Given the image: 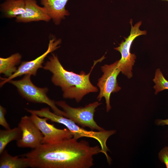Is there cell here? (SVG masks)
<instances>
[{"label":"cell","mask_w":168,"mask_h":168,"mask_svg":"<svg viewBox=\"0 0 168 168\" xmlns=\"http://www.w3.org/2000/svg\"><path fill=\"white\" fill-rule=\"evenodd\" d=\"M55 102L56 105L63 110L64 117L69 119L81 127H87L92 130L101 131L105 130L98 125L94 119L96 109L101 103L96 101L83 107L73 108L64 101Z\"/></svg>","instance_id":"5b68a950"},{"label":"cell","mask_w":168,"mask_h":168,"mask_svg":"<svg viewBox=\"0 0 168 168\" xmlns=\"http://www.w3.org/2000/svg\"><path fill=\"white\" fill-rule=\"evenodd\" d=\"M0 168H26L30 167V162L26 157L21 155L13 156L5 150L0 154Z\"/></svg>","instance_id":"4fadbf2b"},{"label":"cell","mask_w":168,"mask_h":168,"mask_svg":"<svg viewBox=\"0 0 168 168\" xmlns=\"http://www.w3.org/2000/svg\"><path fill=\"white\" fill-rule=\"evenodd\" d=\"M156 124L158 125H168V119H158L156 121Z\"/></svg>","instance_id":"ffe728a7"},{"label":"cell","mask_w":168,"mask_h":168,"mask_svg":"<svg viewBox=\"0 0 168 168\" xmlns=\"http://www.w3.org/2000/svg\"><path fill=\"white\" fill-rule=\"evenodd\" d=\"M153 81L155 83L153 87L155 94L163 90H168V81L165 78L160 69H156Z\"/></svg>","instance_id":"e0dca14e"},{"label":"cell","mask_w":168,"mask_h":168,"mask_svg":"<svg viewBox=\"0 0 168 168\" xmlns=\"http://www.w3.org/2000/svg\"><path fill=\"white\" fill-rule=\"evenodd\" d=\"M118 60L111 64H105L101 66V70L103 74L98 79L97 83V85L100 88V92L97 99L100 101L102 98H105L107 112H108L111 109L110 103L111 94L117 92L121 89L117 81V76L121 72L118 66Z\"/></svg>","instance_id":"52a82bcc"},{"label":"cell","mask_w":168,"mask_h":168,"mask_svg":"<svg viewBox=\"0 0 168 168\" xmlns=\"http://www.w3.org/2000/svg\"><path fill=\"white\" fill-rule=\"evenodd\" d=\"M31 113L41 117L46 118L52 122L62 124L65 126L72 133L73 138L75 139L82 137L94 138L99 143L101 153L105 156L109 164L111 159L107 154L109 149L106 145L108 138L115 134V130H106L95 131L88 130L81 127L71 119L63 116H60L50 111L49 108H42L40 110H32Z\"/></svg>","instance_id":"3957f363"},{"label":"cell","mask_w":168,"mask_h":168,"mask_svg":"<svg viewBox=\"0 0 168 168\" xmlns=\"http://www.w3.org/2000/svg\"><path fill=\"white\" fill-rule=\"evenodd\" d=\"M21 55L19 53L13 54L6 58H0V73L7 77L16 71V67L20 62Z\"/></svg>","instance_id":"9a60e30c"},{"label":"cell","mask_w":168,"mask_h":168,"mask_svg":"<svg viewBox=\"0 0 168 168\" xmlns=\"http://www.w3.org/2000/svg\"><path fill=\"white\" fill-rule=\"evenodd\" d=\"M166 0L168 1V0Z\"/></svg>","instance_id":"44dd1931"},{"label":"cell","mask_w":168,"mask_h":168,"mask_svg":"<svg viewBox=\"0 0 168 168\" xmlns=\"http://www.w3.org/2000/svg\"><path fill=\"white\" fill-rule=\"evenodd\" d=\"M158 157L161 162L165 164L168 168V146L162 148L158 153Z\"/></svg>","instance_id":"ac0fdd59"},{"label":"cell","mask_w":168,"mask_h":168,"mask_svg":"<svg viewBox=\"0 0 168 168\" xmlns=\"http://www.w3.org/2000/svg\"><path fill=\"white\" fill-rule=\"evenodd\" d=\"M30 117L43 134L42 144H52L72 138L73 136L67 128L59 129L53 124L48 123L46 118H41L34 114Z\"/></svg>","instance_id":"30bf717a"},{"label":"cell","mask_w":168,"mask_h":168,"mask_svg":"<svg viewBox=\"0 0 168 168\" xmlns=\"http://www.w3.org/2000/svg\"><path fill=\"white\" fill-rule=\"evenodd\" d=\"M101 152L98 146H91L84 140L73 137L52 144H41L22 155L32 168H90L93 156Z\"/></svg>","instance_id":"6da1fadb"},{"label":"cell","mask_w":168,"mask_h":168,"mask_svg":"<svg viewBox=\"0 0 168 168\" xmlns=\"http://www.w3.org/2000/svg\"><path fill=\"white\" fill-rule=\"evenodd\" d=\"M31 76L26 74L20 80H12L8 82L15 86L20 95L27 100L35 103L46 104L51 107L55 114L63 116L64 111L59 109L55 102L47 96L48 89L35 86L31 81Z\"/></svg>","instance_id":"277c9868"},{"label":"cell","mask_w":168,"mask_h":168,"mask_svg":"<svg viewBox=\"0 0 168 168\" xmlns=\"http://www.w3.org/2000/svg\"><path fill=\"white\" fill-rule=\"evenodd\" d=\"M22 131L18 126L12 129L0 130V154L5 150L7 145L13 141H18L21 138Z\"/></svg>","instance_id":"2e32d148"},{"label":"cell","mask_w":168,"mask_h":168,"mask_svg":"<svg viewBox=\"0 0 168 168\" xmlns=\"http://www.w3.org/2000/svg\"><path fill=\"white\" fill-rule=\"evenodd\" d=\"M51 19L45 9L39 6L35 0H25V11L16 18L17 22L27 23L43 21L49 22Z\"/></svg>","instance_id":"8fae6325"},{"label":"cell","mask_w":168,"mask_h":168,"mask_svg":"<svg viewBox=\"0 0 168 168\" xmlns=\"http://www.w3.org/2000/svg\"><path fill=\"white\" fill-rule=\"evenodd\" d=\"M6 113V109L2 106L0 105V125L5 129H8L10 128L5 118Z\"/></svg>","instance_id":"d6986e66"},{"label":"cell","mask_w":168,"mask_h":168,"mask_svg":"<svg viewBox=\"0 0 168 168\" xmlns=\"http://www.w3.org/2000/svg\"><path fill=\"white\" fill-rule=\"evenodd\" d=\"M98 62H94L89 73L86 74L82 71L78 74L65 69L57 56L52 53L43 68L52 73V82L55 86L61 88L64 98L74 99L77 102H79L85 95L98 91L97 87L94 86L90 80L91 73Z\"/></svg>","instance_id":"7a4b0ae2"},{"label":"cell","mask_w":168,"mask_h":168,"mask_svg":"<svg viewBox=\"0 0 168 168\" xmlns=\"http://www.w3.org/2000/svg\"><path fill=\"white\" fill-rule=\"evenodd\" d=\"M18 126L22 131L21 138L16 141V145L21 148H35L42 144L43 135L32 120L30 116L22 117Z\"/></svg>","instance_id":"9c48e42d"},{"label":"cell","mask_w":168,"mask_h":168,"mask_svg":"<svg viewBox=\"0 0 168 168\" xmlns=\"http://www.w3.org/2000/svg\"><path fill=\"white\" fill-rule=\"evenodd\" d=\"M0 7L6 17L16 18L25 12V0H5L0 4Z\"/></svg>","instance_id":"5bb4252c"},{"label":"cell","mask_w":168,"mask_h":168,"mask_svg":"<svg viewBox=\"0 0 168 168\" xmlns=\"http://www.w3.org/2000/svg\"><path fill=\"white\" fill-rule=\"evenodd\" d=\"M68 0H40L41 4L46 9L48 15L56 24H58L65 16L69 15L65 9Z\"/></svg>","instance_id":"7c38bea8"},{"label":"cell","mask_w":168,"mask_h":168,"mask_svg":"<svg viewBox=\"0 0 168 168\" xmlns=\"http://www.w3.org/2000/svg\"><path fill=\"white\" fill-rule=\"evenodd\" d=\"M61 43L60 39L56 40L54 38L50 39L47 49L44 53L33 60L22 62L16 71L12 75L8 77L2 79L0 83V87H2L6 83L8 82L13 79L23 75L29 74L35 76L38 70L43 68L42 64L46 57L49 53L59 48Z\"/></svg>","instance_id":"ba28073f"},{"label":"cell","mask_w":168,"mask_h":168,"mask_svg":"<svg viewBox=\"0 0 168 168\" xmlns=\"http://www.w3.org/2000/svg\"><path fill=\"white\" fill-rule=\"evenodd\" d=\"M131 30L130 35L125 38V41H122L119 46L114 48V49L119 51L121 54V58L118 60V66L122 73L128 78L133 76L132 69L135 62L136 56L135 54L130 52V48L133 41L137 37L147 34L146 30H141L139 27L142 24V21H140L133 26V21L130 20Z\"/></svg>","instance_id":"8992f818"}]
</instances>
